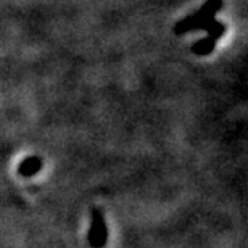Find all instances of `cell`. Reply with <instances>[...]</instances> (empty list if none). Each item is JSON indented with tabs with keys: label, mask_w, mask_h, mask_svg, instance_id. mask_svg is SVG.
Segmentation results:
<instances>
[{
	"label": "cell",
	"mask_w": 248,
	"mask_h": 248,
	"mask_svg": "<svg viewBox=\"0 0 248 248\" xmlns=\"http://www.w3.org/2000/svg\"><path fill=\"white\" fill-rule=\"evenodd\" d=\"M87 242L92 248H103L108 242L107 222L98 208L91 210V227H89Z\"/></svg>",
	"instance_id": "cell-2"
},
{
	"label": "cell",
	"mask_w": 248,
	"mask_h": 248,
	"mask_svg": "<svg viewBox=\"0 0 248 248\" xmlns=\"http://www.w3.org/2000/svg\"><path fill=\"white\" fill-rule=\"evenodd\" d=\"M222 8V0H206L197 12L188 15L184 19L174 26V32L177 36H184V34L198 31V29H205L208 23L216 19V13Z\"/></svg>",
	"instance_id": "cell-1"
},
{
	"label": "cell",
	"mask_w": 248,
	"mask_h": 248,
	"mask_svg": "<svg viewBox=\"0 0 248 248\" xmlns=\"http://www.w3.org/2000/svg\"><path fill=\"white\" fill-rule=\"evenodd\" d=\"M215 47H216V41L213 37L206 36V37H203V39H200V41H197L195 44H193L192 52L198 57H205V55H208V53H211L213 50H215Z\"/></svg>",
	"instance_id": "cell-4"
},
{
	"label": "cell",
	"mask_w": 248,
	"mask_h": 248,
	"mask_svg": "<svg viewBox=\"0 0 248 248\" xmlns=\"http://www.w3.org/2000/svg\"><path fill=\"white\" fill-rule=\"evenodd\" d=\"M203 31H206V36H210L215 39V41H217V39L226 32V24L217 21V19H213L211 23L206 24V28L203 29Z\"/></svg>",
	"instance_id": "cell-5"
},
{
	"label": "cell",
	"mask_w": 248,
	"mask_h": 248,
	"mask_svg": "<svg viewBox=\"0 0 248 248\" xmlns=\"http://www.w3.org/2000/svg\"><path fill=\"white\" fill-rule=\"evenodd\" d=\"M42 170V158L37 155H31L18 165V174L23 177H32Z\"/></svg>",
	"instance_id": "cell-3"
}]
</instances>
